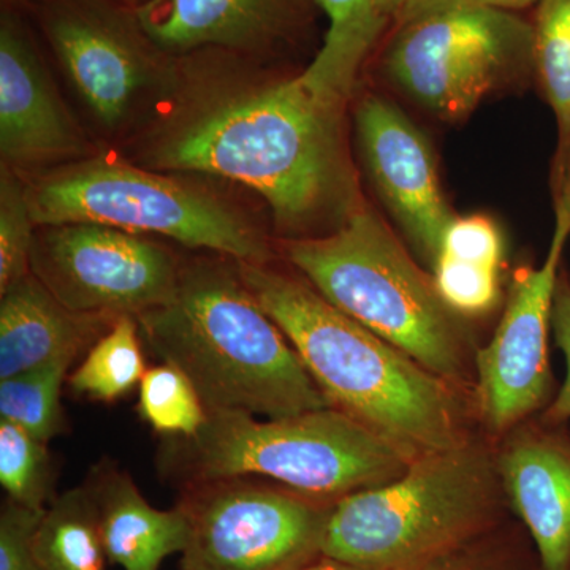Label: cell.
I'll return each mask as SVG.
<instances>
[{
  "label": "cell",
  "instance_id": "cell-1",
  "mask_svg": "<svg viewBox=\"0 0 570 570\" xmlns=\"http://www.w3.org/2000/svg\"><path fill=\"white\" fill-rule=\"evenodd\" d=\"M163 102L134 132L127 159L165 174L216 176L261 195L285 234L340 227L362 204L343 132V105L299 75L205 48L176 56Z\"/></svg>",
  "mask_w": 570,
  "mask_h": 570
},
{
  "label": "cell",
  "instance_id": "cell-2",
  "mask_svg": "<svg viewBox=\"0 0 570 570\" xmlns=\"http://www.w3.org/2000/svg\"><path fill=\"white\" fill-rule=\"evenodd\" d=\"M236 265L330 406L370 428L409 460L468 441L455 384L341 313L306 281L268 264Z\"/></svg>",
  "mask_w": 570,
  "mask_h": 570
},
{
  "label": "cell",
  "instance_id": "cell-3",
  "mask_svg": "<svg viewBox=\"0 0 570 570\" xmlns=\"http://www.w3.org/2000/svg\"><path fill=\"white\" fill-rule=\"evenodd\" d=\"M137 322L149 351L193 381L208 412L284 419L332 407L236 261L183 265L175 295Z\"/></svg>",
  "mask_w": 570,
  "mask_h": 570
},
{
  "label": "cell",
  "instance_id": "cell-4",
  "mask_svg": "<svg viewBox=\"0 0 570 570\" xmlns=\"http://www.w3.org/2000/svg\"><path fill=\"white\" fill-rule=\"evenodd\" d=\"M504 501L497 455L468 439L412 460L392 482L340 499L321 554L367 570H422L493 532Z\"/></svg>",
  "mask_w": 570,
  "mask_h": 570
},
{
  "label": "cell",
  "instance_id": "cell-5",
  "mask_svg": "<svg viewBox=\"0 0 570 570\" xmlns=\"http://www.w3.org/2000/svg\"><path fill=\"white\" fill-rule=\"evenodd\" d=\"M285 257L336 309L459 385L471 374L466 332L387 224L360 204L335 230L288 239Z\"/></svg>",
  "mask_w": 570,
  "mask_h": 570
},
{
  "label": "cell",
  "instance_id": "cell-6",
  "mask_svg": "<svg viewBox=\"0 0 570 570\" xmlns=\"http://www.w3.org/2000/svg\"><path fill=\"white\" fill-rule=\"evenodd\" d=\"M170 444L165 463L186 485L261 478L326 504L392 482L412 461L335 407L266 420L208 412L194 438H174Z\"/></svg>",
  "mask_w": 570,
  "mask_h": 570
},
{
  "label": "cell",
  "instance_id": "cell-7",
  "mask_svg": "<svg viewBox=\"0 0 570 570\" xmlns=\"http://www.w3.org/2000/svg\"><path fill=\"white\" fill-rule=\"evenodd\" d=\"M21 176L37 227L100 224L164 236L243 264H268L265 235L242 209L205 187L127 157L100 154Z\"/></svg>",
  "mask_w": 570,
  "mask_h": 570
},
{
  "label": "cell",
  "instance_id": "cell-8",
  "mask_svg": "<svg viewBox=\"0 0 570 570\" xmlns=\"http://www.w3.org/2000/svg\"><path fill=\"white\" fill-rule=\"evenodd\" d=\"M33 9L52 56L97 126L111 137L137 132L170 89L178 58L119 0H33Z\"/></svg>",
  "mask_w": 570,
  "mask_h": 570
},
{
  "label": "cell",
  "instance_id": "cell-9",
  "mask_svg": "<svg viewBox=\"0 0 570 570\" xmlns=\"http://www.w3.org/2000/svg\"><path fill=\"white\" fill-rule=\"evenodd\" d=\"M534 63V28L512 11L455 9L401 24L390 78L428 110L455 119Z\"/></svg>",
  "mask_w": 570,
  "mask_h": 570
},
{
  "label": "cell",
  "instance_id": "cell-10",
  "mask_svg": "<svg viewBox=\"0 0 570 570\" xmlns=\"http://www.w3.org/2000/svg\"><path fill=\"white\" fill-rule=\"evenodd\" d=\"M178 505L189 523L183 570H295L321 554L335 504L232 478L189 483Z\"/></svg>",
  "mask_w": 570,
  "mask_h": 570
},
{
  "label": "cell",
  "instance_id": "cell-11",
  "mask_svg": "<svg viewBox=\"0 0 570 570\" xmlns=\"http://www.w3.org/2000/svg\"><path fill=\"white\" fill-rule=\"evenodd\" d=\"M183 264L148 236L100 224L37 227L31 272L63 306L137 318L175 295Z\"/></svg>",
  "mask_w": 570,
  "mask_h": 570
},
{
  "label": "cell",
  "instance_id": "cell-12",
  "mask_svg": "<svg viewBox=\"0 0 570 570\" xmlns=\"http://www.w3.org/2000/svg\"><path fill=\"white\" fill-rule=\"evenodd\" d=\"M569 238L570 181L554 195L546 261L521 273L497 332L474 356L478 407L490 433H508L551 403V313Z\"/></svg>",
  "mask_w": 570,
  "mask_h": 570
},
{
  "label": "cell",
  "instance_id": "cell-13",
  "mask_svg": "<svg viewBox=\"0 0 570 570\" xmlns=\"http://www.w3.org/2000/svg\"><path fill=\"white\" fill-rule=\"evenodd\" d=\"M45 66L31 31L11 7L0 18L2 167L36 174L91 157Z\"/></svg>",
  "mask_w": 570,
  "mask_h": 570
},
{
  "label": "cell",
  "instance_id": "cell-14",
  "mask_svg": "<svg viewBox=\"0 0 570 570\" xmlns=\"http://www.w3.org/2000/svg\"><path fill=\"white\" fill-rule=\"evenodd\" d=\"M356 140L382 200L433 268L453 220L425 135L395 105L367 96L355 110Z\"/></svg>",
  "mask_w": 570,
  "mask_h": 570
},
{
  "label": "cell",
  "instance_id": "cell-15",
  "mask_svg": "<svg viewBox=\"0 0 570 570\" xmlns=\"http://www.w3.org/2000/svg\"><path fill=\"white\" fill-rule=\"evenodd\" d=\"M309 9L311 0H151L135 11L168 55L219 48L265 62L294 39Z\"/></svg>",
  "mask_w": 570,
  "mask_h": 570
},
{
  "label": "cell",
  "instance_id": "cell-16",
  "mask_svg": "<svg viewBox=\"0 0 570 570\" xmlns=\"http://www.w3.org/2000/svg\"><path fill=\"white\" fill-rule=\"evenodd\" d=\"M562 426L520 423L497 455L505 498L542 570H570V434Z\"/></svg>",
  "mask_w": 570,
  "mask_h": 570
},
{
  "label": "cell",
  "instance_id": "cell-17",
  "mask_svg": "<svg viewBox=\"0 0 570 570\" xmlns=\"http://www.w3.org/2000/svg\"><path fill=\"white\" fill-rule=\"evenodd\" d=\"M85 487L112 564L124 570H159L165 558L186 550L189 523L183 509L153 508L130 475L111 461L94 468Z\"/></svg>",
  "mask_w": 570,
  "mask_h": 570
},
{
  "label": "cell",
  "instance_id": "cell-18",
  "mask_svg": "<svg viewBox=\"0 0 570 570\" xmlns=\"http://www.w3.org/2000/svg\"><path fill=\"white\" fill-rule=\"evenodd\" d=\"M116 318L75 313L31 273L2 294L0 379L17 376L61 356L77 358Z\"/></svg>",
  "mask_w": 570,
  "mask_h": 570
},
{
  "label": "cell",
  "instance_id": "cell-19",
  "mask_svg": "<svg viewBox=\"0 0 570 570\" xmlns=\"http://www.w3.org/2000/svg\"><path fill=\"white\" fill-rule=\"evenodd\" d=\"M317 6L328 29L299 78L321 99L346 107L358 71L387 21L379 14L376 0H317Z\"/></svg>",
  "mask_w": 570,
  "mask_h": 570
},
{
  "label": "cell",
  "instance_id": "cell-20",
  "mask_svg": "<svg viewBox=\"0 0 570 570\" xmlns=\"http://www.w3.org/2000/svg\"><path fill=\"white\" fill-rule=\"evenodd\" d=\"M32 547L45 570H107L99 520L85 485L48 505L33 531Z\"/></svg>",
  "mask_w": 570,
  "mask_h": 570
},
{
  "label": "cell",
  "instance_id": "cell-21",
  "mask_svg": "<svg viewBox=\"0 0 570 570\" xmlns=\"http://www.w3.org/2000/svg\"><path fill=\"white\" fill-rule=\"evenodd\" d=\"M534 67L558 126L554 195L570 181V0H539Z\"/></svg>",
  "mask_w": 570,
  "mask_h": 570
},
{
  "label": "cell",
  "instance_id": "cell-22",
  "mask_svg": "<svg viewBox=\"0 0 570 570\" xmlns=\"http://www.w3.org/2000/svg\"><path fill=\"white\" fill-rule=\"evenodd\" d=\"M141 341L137 318H116L70 374L71 392L99 403H115L129 395L146 373Z\"/></svg>",
  "mask_w": 570,
  "mask_h": 570
},
{
  "label": "cell",
  "instance_id": "cell-23",
  "mask_svg": "<svg viewBox=\"0 0 570 570\" xmlns=\"http://www.w3.org/2000/svg\"><path fill=\"white\" fill-rule=\"evenodd\" d=\"M75 356L66 355L7 379H0V419L33 438L50 442L67 428L61 390Z\"/></svg>",
  "mask_w": 570,
  "mask_h": 570
},
{
  "label": "cell",
  "instance_id": "cell-24",
  "mask_svg": "<svg viewBox=\"0 0 570 570\" xmlns=\"http://www.w3.org/2000/svg\"><path fill=\"white\" fill-rule=\"evenodd\" d=\"M138 412L156 433L170 438H194L208 419L193 381L165 362L149 367L141 377Z\"/></svg>",
  "mask_w": 570,
  "mask_h": 570
},
{
  "label": "cell",
  "instance_id": "cell-25",
  "mask_svg": "<svg viewBox=\"0 0 570 570\" xmlns=\"http://www.w3.org/2000/svg\"><path fill=\"white\" fill-rule=\"evenodd\" d=\"M55 479L47 442L0 419V485L10 501L45 512L55 501Z\"/></svg>",
  "mask_w": 570,
  "mask_h": 570
},
{
  "label": "cell",
  "instance_id": "cell-26",
  "mask_svg": "<svg viewBox=\"0 0 570 570\" xmlns=\"http://www.w3.org/2000/svg\"><path fill=\"white\" fill-rule=\"evenodd\" d=\"M37 225L21 174L2 167L0 176V295L31 275Z\"/></svg>",
  "mask_w": 570,
  "mask_h": 570
},
{
  "label": "cell",
  "instance_id": "cell-27",
  "mask_svg": "<svg viewBox=\"0 0 570 570\" xmlns=\"http://www.w3.org/2000/svg\"><path fill=\"white\" fill-rule=\"evenodd\" d=\"M439 296L459 316H482L499 298V268L439 255L433 268Z\"/></svg>",
  "mask_w": 570,
  "mask_h": 570
},
{
  "label": "cell",
  "instance_id": "cell-28",
  "mask_svg": "<svg viewBox=\"0 0 570 570\" xmlns=\"http://www.w3.org/2000/svg\"><path fill=\"white\" fill-rule=\"evenodd\" d=\"M439 255L499 268L504 255L501 232L489 217L455 216L445 230Z\"/></svg>",
  "mask_w": 570,
  "mask_h": 570
},
{
  "label": "cell",
  "instance_id": "cell-29",
  "mask_svg": "<svg viewBox=\"0 0 570 570\" xmlns=\"http://www.w3.org/2000/svg\"><path fill=\"white\" fill-rule=\"evenodd\" d=\"M41 515L43 512L7 501L0 513V570H45L32 547Z\"/></svg>",
  "mask_w": 570,
  "mask_h": 570
},
{
  "label": "cell",
  "instance_id": "cell-30",
  "mask_svg": "<svg viewBox=\"0 0 570 570\" xmlns=\"http://www.w3.org/2000/svg\"><path fill=\"white\" fill-rule=\"evenodd\" d=\"M551 332L557 346L566 358V379L557 396L543 411L542 422L549 425H566L570 420V277L561 269L554 292L553 313H551Z\"/></svg>",
  "mask_w": 570,
  "mask_h": 570
},
{
  "label": "cell",
  "instance_id": "cell-31",
  "mask_svg": "<svg viewBox=\"0 0 570 570\" xmlns=\"http://www.w3.org/2000/svg\"><path fill=\"white\" fill-rule=\"evenodd\" d=\"M422 570H535L490 542V534L430 562Z\"/></svg>",
  "mask_w": 570,
  "mask_h": 570
},
{
  "label": "cell",
  "instance_id": "cell-32",
  "mask_svg": "<svg viewBox=\"0 0 570 570\" xmlns=\"http://www.w3.org/2000/svg\"><path fill=\"white\" fill-rule=\"evenodd\" d=\"M538 2L539 0H411L396 18L401 24H406V22L441 13V11L455 9L513 11L534 6Z\"/></svg>",
  "mask_w": 570,
  "mask_h": 570
},
{
  "label": "cell",
  "instance_id": "cell-33",
  "mask_svg": "<svg viewBox=\"0 0 570 570\" xmlns=\"http://www.w3.org/2000/svg\"><path fill=\"white\" fill-rule=\"evenodd\" d=\"M295 570H367L358 568V566L348 564L335 558L325 557V554H318L314 560L307 561L306 564L299 566Z\"/></svg>",
  "mask_w": 570,
  "mask_h": 570
},
{
  "label": "cell",
  "instance_id": "cell-34",
  "mask_svg": "<svg viewBox=\"0 0 570 570\" xmlns=\"http://www.w3.org/2000/svg\"><path fill=\"white\" fill-rule=\"evenodd\" d=\"M409 2L411 0H376V7L379 14L389 21L390 17H397Z\"/></svg>",
  "mask_w": 570,
  "mask_h": 570
},
{
  "label": "cell",
  "instance_id": "cell-35",
  "mask_svg": "<svg viewBox=\"0 0 570 570\" xmlns=\"http://www.w3.org/2000/svg\"><path fill=\"white\" fill-rule=\"evenodd\" d=\"M119 2L124 3V6L130 7V9L137 10L140 7L146 6V3L151 2V0H119Z\"/></svg>",
  "mask_w": 570,
  "mask_h": 570
},
{
  "label": "cell",
  "instance_id": "cell-36",
  "mask_svg": "<svg viewBox=\"0 0 570 570\" xmlns=\"http://www.w3.org/2000/svg\"><path fill=\"white\" fill-rule=\"evenodd\" d=\"M22 2H31V0H3V3H7V7H17Z\"/></svg>",
  "mask_w": 570,
  "mask_h": 570
}]
</instances>
